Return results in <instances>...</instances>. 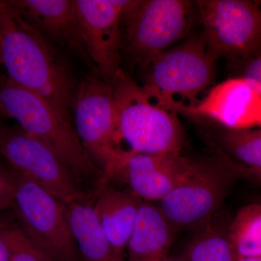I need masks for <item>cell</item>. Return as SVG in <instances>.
<instances>
[{
	"label": "cell",
	"mask_w": 261,
	"mask_h": 261,
	"mask_svg": "<svg viewBox=\"0 0 261 261\" xmlns=\"http://www.w3.org/2000/svg\"><path fill=\"white\" fill-rule=\"evenodd\" d=\"M0 64L10 80L43 98L73 125L77 87L69 68L50 41L18 13H0Z\"/></svg>",
	"instance_id": "cell-1"
},
{
	"label": "cell",
	"mask_w": 261,
	"mask_h": 261,
	"mask_svg": "<svg viewBox=\"0 0 261 261\" xmlns=\"http://www.w3.org/2000/svg\"><path fill=\"white\" fill-rule=\"evenodd\" d=\"M114 99L115 139L123 151L179 155L185 133L178 113L154 102L138 82L121 71L111 82Z\"/></svg>",
	"instance_id": "cell-2"
},
{
	"label": "cell",
	"mask_w": 261,
	"mask_h": 261,
	"mask_svg": "<svg viewBox=\"0 0 261 261\" xmlns=\"http://www.w3.org/2000/svg\"><path fill=\"white\" fill-rule=\"evenodd\" d=\"M0 117L13 118L19 126L56 152L79 181L102 173L86 152L74 126L65 121L43 98L0 74Z\"/></svg>",
	"instance_id": "cell-3"
},
{
	"label": "cell",
	"mask_w": 261,
	"mask_h": 261,
	"mask_svg": "<svg viewBox=\"0 0 261 261\" xmlns=\"http://www.w3.org/2000/svg\"><path fill=\"white\" fill-rule=\"evenodd\" d=\"M215 61L201 36L190 37L142 65L140 84L161 107L179 113L213 83Z\"/></svg>",
	"instance_id": "cell-4"
},
{
	"label": "cell",
	"mask_w": 261,
	"mask_h": 261,
	"mask_svg": "<svg viewBox=\"0 0 261 261\" xmlns=\"http://www.w3.org/2000/svg\"><path fill=\"white\" fill-rule=\"evenodd\" d=\"M195 9L187 0H135L123 17V56L132 68L188 37Z\"/></svg>",
	"instance_id": "cell-5"
},
{
	"label": "cell",
	"mask_w": 261,
	"mask_h": 261,
	"mask_svg": "<svg viewBox=\"0 0 261 261\" xmlns=\"http://www.w3.org/2000/svg\"><path fill=\"white\" fill-rule=\"evenodd\" d=\"M72 115L79 138L94 164L102 171L97 190L112 179L123 151L115 139L112 84L91 72L77 87Z\"/></svg>",
	"instance_id": "cell-6"
},
{
	"label": "cell",
	"mask_w": 261,
	"mask_h": 261,
	"mask_svg": "<svg viewBox=\"0 0 261 261\" xmlns=\"http://www.w3.org/2000/svg\"><path fill=\"white\" fill-rule=\"evenodd\" d=\"M12 170L15 189L11 209L25 232L55 260H82L70 227L66 204Z\"/></svg>",
	"instance_id": "cell-7"
},
{
	"label": "cell",
	"mask_w": 261,
	"mask_h": 261,
	"mask_svg": "<svg viewBox=\"0 0 261 261\" xmlns=\"http://www.w3.org/2000/svg\"><path fill=\"white\" fill-rule=\"evenodd\" d=\"M201 34L215 60L245 63L261 49V4L249 0H199Z\"/></svg>",
	"instance_id": "cell-8"
},
{
	"label": "cell",
	"mask_w": 261,
	"mask_h": 261,
	"mask_svg": "<svg viewBox=\"0 0 261 261\" xmlns=\"http://www.w3.org/2000/svg\"><path fill=\"white\" fill-rule=\"evenodd\" d=\"M239 176L222 156L197 161L190 174L158 205L178 231L195 228L219 214Z\"/></svg>",
	"instance_id": "cell-9"
},
{
	"label": "cell",
	"mask_w": 261,
	"mask_h": 261,
	"mask_svg": "<svg viewBox=\"0 0 261 261\" xmlns=\"http://www.w3.org/2000/svg\"><path fill=\"white\" fill-rule=\"evenodd\" d=\"M0 155L14 171L66 205L86 198L78 178L56 152L20 126L0 127Z\"/></svg>",
	"instance_id": "cell-10"
},
{
	"label": "cell",
	"mask_w": 261,
	"mask_h": 261,
	"mask_svg": "<svg viewBox=\"0 0 261 261\" xmlns=\"http://www.w3.org/2000/svg\"><path fill=\"white\" fill-rule=\"evenodd\" d=\"M135 0H73L84 47L97 74L113 82L123 71L124 13Z\"/></svg>",
	"instance_id": "cell-11"
},
{
	"label": "cell",
	"mask_w": 261,
	"mask_h": 261,
	"mask_svg": "<svg viewBox=\"0 0 261 261\" xmlns=\"http://www.w3.org/2000/svg\"><path fill=\"white\" fill-rule=\"evenodd\" d=\"M196 163L181 154L158 155L123 151L113 178H121L141 200L155 203L190 174Z\"/></svg>",
	"instance_id": "cell-12"
},
{
	"label": "cell",
	"mask_w": 261,
	"mask_h": 261,
	"mask_svg": "<svg viewBox=\"0 0 261 261\" xmlns=\"http://www.w3.org/2000/svg\"><path fill=\"white\" fill-rule=\"evenodd\" d=\"M261 98L242 78L224 81L210 89L194 106L180 113L213 120L228 129L261 126L257 100Z\"/></svg>",
	"instance_id": "cell-13"
},
{
	"label": "cell",
	"mask_w": 261,
	"mask_h": 261,
	"mask_svg": "<svg viewBox=\"0 0 261 261\" xmlns=\"http://www.w3.org/2000/svg\"><path fill=\"white\" fill-rule=\"evenodd\" d=\"M18 15L96 73L81 37L73 0H10Z\"/></svg>",
	"instance_id": "cell-14"
},
{
	"label": "cell",
	"mask_w": 261,
	"mask_h": 261,
	"mask_svg": "<svg viewBox=\"0 0 261 261\" xmlns=\"http://www.w3.org/2000/svg\"><path fill=\"white\" fill-rule=\"evenodd\" d=\"M177 231L158 204L142 201L127 243V261H164Z\"/></svg>",
	"instance_id": "cell-15"
},
{
	"label": "cell",
	"mask_w": 261,
	"mask_h": 261,
	"mask_svg": "<svg viewBox=\"0 0 261 261\" xmlns=\"http://www.w3.org/2000/svg\"><path fill=\"white\" fill-rule=\"evenodd\" d=\"M142 201L130 190H117L109 184L96 192L93 207L98 221L116 251L123 258Z\"/></svg>",
	"instance_id": "cell-16"
},
{
	"label": "cell",
	"mask_w": 261,
	"mask_h": 261,
	"mask_svg": "<svg viewBox=\"0 0 261 261\" xmlns=\"http://www.w3.org/2000/svg\"><path fill=\"white\" fill-rule=\"evenodd\" d=\"M70 227L85 261H124L103 231L93 205L85 199L67 205Z\"/></svg>",
	"instance_id": "cell-17"
},
{
	"label": "cell",
	"mask_w": 261,
	"mask_h": 261,
	"mask_svg": "<svg viewBox=\"0 0 261 261\" xmlns=\"http://www.w3.org/2000/svg\"><path fill=\"white\" fill-rule=\"evenodd\" d=\"M222 157L240 175H247L261 181V128L228 129L219 135Z\"/></svg>",
	"instance_id": "cell-18"
},
{
	"label": "cell",
	"mask_w": 261,
	"mask_h": 261,
	"mask_svg": "<svg viewBox=\"0 0 261 261\" xmlns=\"http://www.w3.org/2000/svg\"><path fill=\"white\" fill-rule=\"evenodd\" d=\"M221 219L217 214L195 228L181 256L184 260L237 261L238 256L228 238V224Z\"/></svg>",
	"instance_id": "cell-19"
},
{
	"label": "cell",
	"mask_w": 261,
	"mask_h": 261,
	"mask_svg": "<svg viewBox=\"0 0 261 261\" xmlns=\"http://www.w3.org/2000/svg\"><path fill=\"white\" fill-rule=\"evenodd\" d=\"M228 234L237 256L261 257V203L240 208L228 224Z\"/></svg>",
	"instance_id": "cell-20"
},
{
	"label": "cell",
	"mask_w": 261,
	"mask_h": 261,
	"mask_svg": "<svg viewBox=\"0 0 261 261\" xmlns=\"http://www.w3.org/2000/svg\"><path fill=\"white\" fill-rule=\"evenodd\" d=\"M0 232L9 250V261H56L31 240L18 221L0 219Z\"/></svg>",
	"instance_id": "cell-21"
},
{
	"label": "cell",
	"mask_w": 261,
	"mask_h": 261,
	"mask_svg": "<svg viewBox=\"0 0 261 261\" xmlns=\"http://www.w3.org/2000/svg\"><path fill=\"white\" fill-rule=\"evenodd\" d=\"M15 184L13 170L0 161V211L11 208Z\"/></svg>",
	"instance_id": "cell-22"
},
{
	"label": "cell",
	"mask_w": 261,
	"mask_h": 261,
	"mask_svg": "<svg viewBox=\"0 0 261 261\" xmlns=\"http://www.w3.org/2000/svg\"><path fill=\"white\" fill-rule=\"evenodd\" d=\"M240 78L243 79L261 98V49L244 63Z\"/></svg>",
	"instance_id": "cell-23"
},
{
	"label": "cell",
	"mask_w": 261,
	"mask_h": 261,
	"mask_svg": "<svg viewBox=\"0 0 261 261\" xmlns=\"http://www.w3.org/2000/svg\"><path fill=\"white\" fill-rule=\"evenodd\" d=\"M10 253L8 245L0 232V261H9Z\"/></svg>",
	"instance_id": "cell-24"
},
{
	"label": "cell",
	"mask_w": 261,
	"mask_h": 261,
	"mask_svg": "<svg viewBox=\"0 0 261 261\" xmlns=\"http://www.w3.org/2000/svg\"><path fill=\"white\" fill-rule=\"evenodd\" d=\"M0 13H18L10 0H0Z\"/></svg>",
	"instance_id": "cell-25"
},
{
	"label": "cell",
	"mask_w": 261,
	"mask_h": 261,
	"mask_svg": "<svg viewBox=\"0 0 261 261\" xmlns=\"http://www.w3.org/2000/svg\"><path fill=\"white\" fill-rule=\"evenodd\" d=\"M237 261H261V257H238Z\"/></svg>",
	"instance_id": "cell-26"
},
{
	"label": "cell",
	"mask_w": 261,
	"mask_h": 261,
	"mask_svg": "<svg viewBox=\"0 0 261 261\" xmlns=\"http://www.w3.org/2000/svg\"><path fill=\"white\" fill-rule=\"evenodd\" d=\"M164 261H185L184 259L182 258L181 257H178V258H176V257H173V258H171V257H168L167 259H166Z\"/></svg>",
	"instance_id": "cell-27"
},
{
	"label": "cell",
	"mask_w": 261,
	"mask_h": 261,
	"mask_svg": "<svg viewBox=\"0 0 261 261\" xmlns=\"http://www.w3.org/2000/svg\"><path fill=\"white\" fill-rule=\"evenodd\" d=\"M1 117H0V127H1L2 126H3V123H1Z\"/></svg>",
	"instance_id": "cell-28"
},
{
	"label": "cell",
	"mask_w": 261,
	"mask_h": 261,
	"mask_svg": "<svg viewBox=\"0 0 261 261\" xmlns=\"http://www.w3.org/2000/svg\"><path fill=\"white\" fill-rule=\"evenodd\" d=\"M260 128H261V126H260Z\"/></svg>",
	"instance_id": "cell-29"
}]
</instances>
